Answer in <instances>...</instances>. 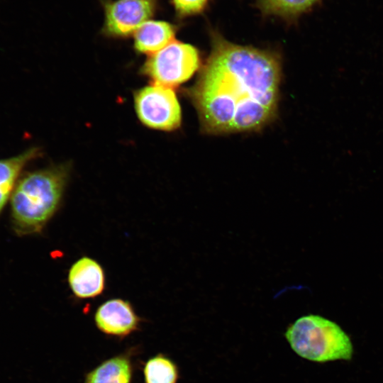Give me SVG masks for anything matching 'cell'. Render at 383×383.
Masks as SVG:
<instances>
[{"mask_svg": "<svg viewBox=\"0 0 383 383\" xmlns=\"http://www.w3.org/2000/svg\"><path fill=\"white\" fill-rule=\"evenodd\" d=\"M211 49L186 91L208 134L258 131L276 116L281 82L274 52L240 45L210 32Z\"/></svg>", "mask_w": 383, "mask_h": 383, "instance_id": "obj_1", "label": "cell"}, {"mask_svg": "<svg viewBox=\"0 0 383 383\" xmlns=\"http://www.w3.org/2000/svg\"><path fill=\"white\" fill-rule=\"evenodd\" d=\"M70 170L58 165L20 177L10 198L11 223L17 235L43 232L62 206Z\"/></svg>", "mask_w": 383, "mask_h": 383, "instance_id": "obj_2", "label": "cell"}, {"mask_svg": "<svg viewBox=\"0 0 383 383\" xmlns=\"http://www.w3.org/2000/svg\"><path fill=\"white\" fill-rule=\"evenodd\" d=\"M284 335L297 355L312 362L349 360L353 354L352 342L345 332L335 322L318 315L299 318Z\"/></svg>", "mask_w": 383, "mask_h": 383, "instance_id": "obj_3", "label": "cell"}, {"mask_svg": "<svg viewBox=\"0 0 383 383\" xmlns=\"http://www.w3.org/2000/svg\"><path fill=\"white\" fill-rule=\"evenodd\" d=\"M200 65V54L196 48L174 40L149 55L140 71L152 84L172 89L189 79Z\"/></svg>", "mask_w": 383, "mask_h": 383, "instance_id": "obj_4", "label": "cell"}, {"mask_svg": "<svg viewBox=\"0 0 383 383\" xmlns=\"http://www.w3.org/2000/svg\"><path fill=\"white\" fill-rule=\"evenodd\" d=\"M137 116L145 126L170 131L182 122L181 107L172 88L152 84L134 93Z\"/></svg>", "mask_w": 383, "mask_h": 383, "instance_id": "obj_5", "label": "cell"}, {"mask_svg": "<svg viewBox=\"0 0 383 383\" xmlns=\"http://www.w3.org/2000/svg\"><path fill=\"white\" fill-rule=\"evenodd\" d=\"M104 19L102 33L125 38L154 16L158 0H102Z\"/></svg>", "mask_w": 383, "mask_h": 383, "instance_id": "obj_6", "label": "cell"}, {"mask_svg": "<svg viewBox=\"0 0 383 383\" xmlns=\"http://www.w3.org/2000/svg\"><path fill=\"white\" fill-rule=\"evenodd\" d=\"M94 321L96 328L105 335L123 340L140 331L144 319L138 315L129 301L112 298L97 307Z\"/></svg>", "mask_w": 383, "mask_h": 383, "instance_id": "obj_7", "label": "cell"}, {"mask_svg": "<svg viewBox=\"0 0 383 383\" xmlns=\"http://www.w3.org/2000/svg\"><path fill=\"white\" fill-rule=\"evenodd\" d=\"M67 283L76 299H95L101 295L106 289L105 270L95 259L82 256L70 267Z\"/></svg>", "mask_w": 383, "mask_h": 383, "instance_id": "obj_8", "label": "cell"}, {"mask_svg": "<svg viewBox=\"0 0 383 383\" xmlns=\"http://www.w3.org/2000/svg\"><path fill=\"white\" fill-rule=\"evenodd\" d=\"M137 350L131 347L104 360L84 374L83 383H132Z\"/></svg>", "mask_w": 383, "mask_h": 383, "instance_id": "obj_9", "label": "cell"}, {"mask_svg": "<svg viewBox=\"0 0 383 383\" xmlns=\"http://www.w3.org/2000/svg\"><path fill=\"white\" fill-rule=\"evenodd\" d=\"M177 27L165 21L149 20L133 35V46L140 54L152 55L174 40Z\"/></svg>", "mask_w": 383, "mask_h": 383, "instance_id": "obj_10", "label": "cell"}, {"mask_svg": "<svg viewBox=\"0 0 383 383\" xmlns=\"http://www.w3.org/2000/svg\"><path fill=\"white\" fill-rule=\"evenodd\" d=\"M40 155V150L32 147L17 155L0 160V214L11 198L24 167Z\"/></svg>", "mask_w": 383, "mask_h": 383, "instance_id": "obj_11", "label": "cell"}, {"mask_svg": "<svg viewBox=\"0 0 383 383\" xmlns=\"http://www.w3.org/2000/svg\"><path fill=\"white\" fill-rule=\"evenodd\" d=\"M143 374L144 383H178L180 370L169 355L158 353L145 361Z\"/></svg>", "mask_w": 383, "mask_h": 383, "instance_id": "obj_12", "label": "cell"}, {"mask_svg": "<svg viewBox=\"0 0 383 383\" xmlns=\"http://www.w3.org/2000/svg\"><path fill=\"white\" fill-rule=\"evenodd\" d=\"M320 0H257L264 15L279 16L287 20L296 18Z\"/></svg>", "mask_w": 383, "mask_h": 383, "instance_id": "obj_13", "label": "cell"}, {"mask_svg": "<svg viewBox=\"0 0 383 383\" xmlns=\"http://www.w3.org/2000/svg\"><path fill=\"white\" fill-rule=\"evenodd\" d=\"M211 0H171L176 16L182 19L203 13Z\"/></svg>", "mask_w": 383, "mask_h": 383, "instance_id": "obj_14", "label": "cell"}]
</instances>
